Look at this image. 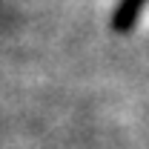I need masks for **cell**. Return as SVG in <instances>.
<instances>
[{"mask_svg": "<svg viewBox=\"0 0 149 149\" xmlns=\"http://www.w3.org/2000/svg\"><path fill=\"white\" fill-rule=\"evenodd\" d=\"M143 6H146V0H120V3L115 6V12H112V29H115L118 35L132 32V29L138 26V20H141Z\"/></svg>", "mask_w": 149, "mask_h": 149, "instance_id": "6da1fadb", "label": "cell"}]
</instances>
